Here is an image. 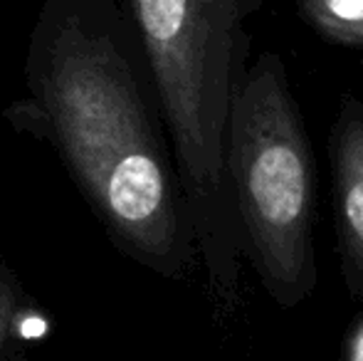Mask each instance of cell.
I'll return each instance as SVG.
<instances>
[{
    "label": "cell",
    "mask_w": 363,
    "mask_h": 361,
    "mask_svg": "<svg viewBox=\"0 0 363 361\" xmlns=\"http://www.w3.org/2000/svg\"><path fill=\"white\" fill-rule=\"evenodd\" d=\"M5 361H30V359H28V354H25V349H15Z\"/></svg>",
    "instance_id": "obj_8"
},
{
    "label": "cell",
    "mask_w": 363,
    "mask_h": 361,
    "mask_svg": "<svg viewBox=\"0 0 363 361\" xmlns=\"http://www.w3.org/2000/svg\"><path fill=\"white\" fill-rule=\"evenodd\" d=\"M304 15L324 38L363 48V0H304Z\"/></svg>",
    "instance_id": "obj_5"
},
{
    "label": "cell",
    "mask_w": 363,
    "mask_h": 361,
    "mask_svg": "<svg viewBox=\"0 0 363 361\" xmlns=\"http://www.w3.org/2000/svg\"><path fill=\"white\" fill-rule=\"evenodd\" d=\"M30 309H33V299L25 284L20 282L15 270H10L0 260V361L8 359L15 349H23L20 337H23V324Z\"/></svg>",
    "instance_id": "obj_6"
},
{
    "label": "cell",
    "mask_w": 363,
    "mask_h": 361,
    "mask_svg": "<svg viewBox=\"0 0 363 361\" xmlns=\"http://www.w3.org/2000/svg\"><path fill=\"white\" fill-rule=\"evenodd\" d=\"M228 179L245 262L279 307L306 302L314 255L316 169L301 111L277 55L245 70L228 124Z\"/></svg>",
    "instance_id": "obj_3"
},
{
    "label": "cell",
    "mask_w": 363,
    "mask_h": 361,
    "mask_svg": "<svg viewBox=\"0 0 363 361\" xmlns=\"http://www.w3.org/2000/svg\"><path fill=\"white\" fill-rule=\"evenodd\" d=\"M161 101L186 193L208 297L218 317L240 304L242 233L228 179V124L245 74L247 0H119Z\"/></svg>",
    "instance_id": "obj_2"
},
{
    "label": "cell",
    "mask_w": 363,
    "mask_h": 361,
    "mask_svg": "<svg viewBox=\"0 0 363 361\" xmlns=\"http://www.w3.org/2000/svg\"><path fill=\"white\" fill-rule=\"evenodd\" d=\"M351 361H363V329H359L354 339V347H351Z\"/></svg>",
    "instance_id": "obj_7"
},
{
    "label": "cell",
    "mask_w": 363,
    "mask_h": 361,
    "mask_svg": "<svg viewBox=\"0 0 363 361\" xmlns=\"http://www.w3.org/2000/svg\"><path fill=\"white\" fill-rule=\"evenodd\" d=\"M15 131L48 141L111 245L158 277L201 265L146 55L119 0H43Z\"/></svg>",
    "instance_id": "obj_1"
},
{
    "label": "cell",
    "mask_w": 363,
    "mask_h": 361,
    "mask_svg": "<svg viewBox=\"0 0 363 361\" xmlns=\"http://www.w3.org/2000/svg\"><path fill=\"white\" fill-rule=\"evenodd\" d=\"M334 223L346 287L363 294V101H346L329 136Z\"/></svg>",
    "instance_id": "obj_4"
}]
</instances>
